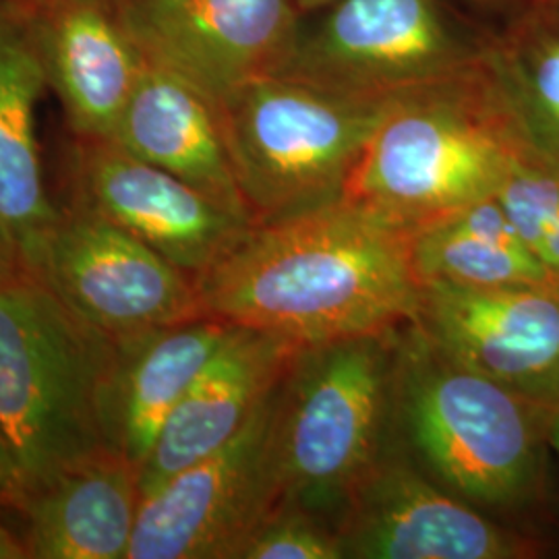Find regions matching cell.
I'll return each mask as SVG.
<instances>
[{
  "instance_id": "cell-1",
  "label": "cell",
  "mask_w": 559,
  "mask_h": 559,
  "mask_svg": "<svg viewBox=\"0 0 559 559\" xmlns=\"http://www.w3.org/2000/svg\"><path fill=\"white\" fill-rule=\"evenodd\" d=\"M198 290L214 320L311 346L404 325L419 280L408 235L340 200L253 224Z\"/></svg>"
},
{
  "instance_id": "cell-2",
  "label": "cell",
  "mask_w": 559,
  "mask_h": 559,
  "mask_svg": "<svg viewBox=\"0 0 559 559\" xmlns=\"http://www.w3.org/2000/svg\"><path fill=\"white\" fill-rule=\"evenodd\" d=\"M524 141L483 60L392 96L342 200L408 235L496 195Z\"/></svg>"
},
{
  "instance_id": "cell-3",
  "label": "cell",
  "mask_w": 559,
  "mask_h": 559,
  "mask_svg": "<svg viewBox=\"0 0 559 559\" xmlns=\"http://www.w3.org/2000/svg\"><path fill=\"white\" fill-rule=\"evenodd\" d=\"M554 404L452 359L413 321L400 328L394 436L431 479L480 510L535 496Z\"/></svg>"
},
{
  "instance_id": "cell-4",
  "label": "cell",
  "mask_w": 559,
  "mask_h": 559,
  "mask_svg": "<svg viewBox=\"0 0 559 559\" xmlns=\"http://www.w3.org/2000/svg\"><path fill=\"white\" fill-rule=\"evenodd\" d=\"M117 355V340L78 318L29 270L0 288V429L20 498L110 450L106 402Z\"/></svg>"
},
{
  "instance_id": "cell-5",
  "label": "cell",
  "mask_w": 559,
  "mask_h": 559,
  "mask_svg": "<svg viewBox=\"0 0 559 559\" xmlns=\"http://www.w3.org/2000/svg\"><path fill=\"white\" fill-rule=\"evenodd\" d=\"M400 328L297 353L280 381L274 417L278 503L338 522L394 440Z\"/></svg>"
},
{
  "instance_id": "cell-6",
  "label": "cell",
  "mask_w": 559,
  "mask_h": 559,
  "mask_svg": "<svg viewBox=\"0 0 559 559\" xmlns=\"http://www.w3.org/2000/svg\"><path fill=\"white\" fill-rule=\"evenodd\" d=\"M392 96H355L270 75L214 108L253 224L344 198Z\"/></svg>"
},
{
  "instance_id": "cell-7",
  "label": "cell",
  "mask_w": 559,
  "mask_h": 559,
  "mask_svg": "<svg viewBox=\"0 0 559 559\" xmlns=\"http://www.w3.org/2000/svg\"><path fill=\"white\" fill-rule=\"evenodd\" d=\"M493 25L459 0H332L302 17L278 75L388 98L479 67Z\"/></svg>"
},
{
  "instance_id": "cell-8",
  "label": "cell",
  "mask_w": 559,
  "mask_h": 559,
  "mask_svg": "<svg viewBox=\"0 0 559 559\" xmlns=\"http://www.w3.org/2000/svg\"><path fill=\"white\" fill-rule=\"evenodd\" d=\"M29 272L115 340L205 316L195 280L75 201L59 203Z\"/></svg>"
},
{
  "instance_id": "cell-9",
  "label": "cell",
  "mask_w": 559,
  "mask_h": 559,
  "mask_svg": "<svg viewBox=\"0 0 559 559\" xmlns=\"http://www.w3.org/2000/svg\"><path fill=\"white\" fill-rule=\"evenodd\" d=\"M280 381L239 433L141 500L127 559H233L278 503L272 436Z\"/></svg>"
},
{
  "instance_id": "cell-10",
  "label": "cell",
  "mask_w": 559,
  "mask_h": 559,
  "mask_svg": "<svg viewBox=\"0 0 559 559\" xmlns=\"http://www.w3.org/2000/svg\"><path fill=\"white\" fill-rule=\"evenodd\" d=\"M344 559H522L537 545L431 479L394 440L336 522Z\"/></svg>"
},
{
  "instance_id": "cell-11",
  "label": "cell",
  "mask_w": 559,
  "mask_h": 559,
  "mask_svg": "<svg viewBox=\"0 0 559 559\" xmlns=\"http://www.w3.org/2000/svg\"><path fill=\"white\" fill-rule=\"evenodd\" d=\"M67 180V200L117 224L195 284L253 226L189 182L108 140L73 138Z\"/></svg>"
},
{
  "instance_id": "cell-12",
  "label": "cell",
  "mask_w": 559,
  "mask_h": 559,
  "mask_svg": "<svg viewBox=\"0 0 559 559\" xmlns=\"http://www.w3.org/2000/svg\"><path fill=\"white\" fill-rule=\"evenodd\" d=\"M147 60L214 106L251 81L278 75L297 44V0H120Z\"/></svg>"
},
{
  "instance_id": "cell-13",
  "label": "cell",
  "mask_w": 559,
  "mask_h": 559,
  "mask_svg": "<svg viewBox=\"0 0 559 559\" xmlns=\"http://www.w3.org/2000/svg\"><path fill=\"white\" fill-rule=\"evenodd\" d=\"M413 323L452 359L528 399L559 400V278L496 288L419 284Z\"/></svg>"
},
{
  "instance_id": "cell-14",
  "label": "cell",
  "mask_w": 559,
  "mask_h": 559,
  "mask_svg": "<svg viewBox=\"0 0 559 559\" xmlns=\"http://www.w3.org/2000/svg\"><path fill=\"white\" fill-rule=\"evenodd\" d=\"M27 11L73 138L108 140L147 62L120 0H36Z\"/></svg>"
},
{
  "instance_id": "cell-15",
  "label": "cell",
  "mask_w": 559,
  "mask_h": 559,
  "mask_svg": "<svg viewBox=\"0 0 559 559\" xmlns=\"http://www.w3.org/2000/svg\"><path fill=\"white\" fill-rule=\"evenodd\" d=\"M300 348L293 340L233 325L162 427L150 459L141 466V500L239 433Z\"/></svg>"
},
{
  "instance_id": "cell-16",
  "label": "cell",
  "mask_w": 559,
  "mask_h": 559,
  "mask_svg": "<svg viewBox=\"0 0 559 559\" xmlns=\"http://www.w3.org/2000/svg\"><path fill=\"white\" fill-rule=\"evenodd\" d=\"M140 468L106 450L21 493L27 559H127L140 516Z\"/></svg>"
},
{
  "instance_id": "cell-17",
  "label": "cell",
  "mask_w": 559,
  "mask_h": 559,
  "mask_svg": "<svg viewBox=\"0 0 559 559\" xmlns=\"http://www.w3.org/2000/svg\"><path fill=\"white\" fill-rule=\"evenodd\" d=\"M108 141L251 222L214 104L173 71L145 62Z\"/></svg>"
},
{
  "instance_id": "cell-18",
  "label": "cell",
  "mask_w": 559,
  "mask_h": 559,
  "mask_svg": "<svg viewBox=\"0 0 559 559\" xmlns=\"http://www.w3.org/2000/svg\"><path fill=\"white\" fill-rule=\"evenodd\" d=\"M46 90L27 4L0 0V224L27 270L59 210L46 185L38 140Z\"/></svg>"
},
{
  "instance_id": "cell-19",
  "label": "cell",
  "mask_w": 559,
  "mask_h": 559,
  "mask_svg": "<svg viewBox=\"0 0 559 559\" xmlns=\"http://www.w3.org/2000/svg\"><path fill=\"white\" fill-rule=\"evenodd\" d=\"M233 325L210 316L117 340L119 355L106 402L110 450L141 471L162 427Z\"/></svg>"
},
{
  "instance_id": "cell-20",
  "label": "cell",
  "mask_w": 559,
  "mask_h": 559,
  "mask_svg": "<svg viewBox=\"0 0 559 559\" xmlns=\"http://www.w3.org/2000/svg\"><path fill=\"white\" fill-rule=\"evenodd\" d=\"M408 247L419 284L496 288L558 278L520 239L496 195L408 233Z\"/></svg>"
},
{
  "instance_id": "cell-21",
  "label": "cell",
  "mask_w": 559,
  "mask_h": 559,
  "mask_svg": "<svg viewBox=\"0 0 559 559\" xmlns=\"http://www.w3.org/2000/svg\"><path fill=\"white\" fill-rule=\"evenodd\" d=\"M485 67L522 138L559 160V0H528L498 21Z\"/></svg>"
},
{
  "instance_id": "cell-22",
  "label": "cell",
  "mask_w": 559,
  "mask_h": 559,
  "mask_svg": "<svg viewBox=\"0 0 559 559\" xmlns=\"http://www.w3.org/2000/svg\"><path fill=\"white\" fill-rule=\"evenodd\" d=\"M531 253L559 278V160L524 141L496 191Z\"/></svg>"
},
{
  "instance_id": "cell-23",
  "label": "cell",
  "mask_w": 559,
  "mask_h": 559,
  "mask_svg": "<svg viewBox=\"0 0 559 559\" xmlns=\"http://www.w3.org/2000/svg\"><path fill=\"white\" fill-rule=\"evenodd\" d=\"M233 559H344L336 522L278 503L245 535Z\"/></svg>"
},
{
  "instance_id": "cell-24",
  "label": "cell",
  "mask_w": 559,
  "mask_h": 559,
  "mask_svg": "<svg viewBox=\"0 0 559 559\" xmlns=\"http://www.w3.org/2000/svg\"><path fill=\"white\" fill-rule=\"evenodd\" d=\"M328 2H332V0H297L302 15L318 11ZM459 2L468 4V9H473L479 17H487V20L498 23V21L510 17L512 13H516L528 0H459Z\"/></svg>"
},
{
  "instance_id": "cell-25",
  "label": "cell",
  "mask_w": 559,
  "mask_h": 559,
  "mask_svg": "<svg viewBox=\"0 0 559 559\" xmlns=\"http://www.w3.org/2000/svg\"><path fill=\"white\" fill-rule=\"evenodd\" d=\"M20 475L15 460L11 456L9 443L0 429V508L11 510L15 501L20 500Z\"/></svg>"
},
{
  "instance_id": "cell-26",
  "label": "cell",
  "mask_w": 559,
  "mask_h": 559,
  "mask_svg": "<svg viewBox=\"0 0 559 559\" xmlns=\"http://www.w3.org/2000/svg\"><path fill=\"white\" fill-rule=\"evenodd\" d=\"M25 270H27V265L21 258L15 240L9 235V230L0 224V288L4 284H9L11 280L17 278Z\"/></svg>"
},
{
  "instance_id": "cell-27",
  "label": "cell",
  "mask_w": 559,
  "mask_h": 559,
  "mask_svg": "<svg viewBox=\"0 0 559 559\" xmlns=\"http://www.w3.org/2000/svg\"><path fill=\"white\" fill-rule=\"evenodd\" d=\"M2 512L4 510L0 508V559H27L20 533L13 531L9 522L2 519Z\"/></svg>"
},
{
  "instance_id": "cell-28",
  "label": "cell",
  "mask_w": 559,
  "mask_h": 559,
  "mask_svg": "<svg viewBox=\"0 0 559 559\" xmlns=\"http://www.w3.org/2000/svg\"><path fill=\"white\" fill-rule=\"evenodd\" d=\"M547 443L554 448L559 459V400L551 406L549 413V425H547Z\"/></svg>"
},
{
  "instance_id": "cell-29",
  "label": "cell",
  "mask_w": 559,
  "mask_h": 559,
  "mask_svg": "<svg viewBox=\"0 0 559 559\" xmlns=\"http://www.w3.org/2000/svg\"><path fill=\"white\" fill-rule=\"evenodd\" d=\"M11 2H23V4H32V2H36V0H11Z\"/></svg>"
}]
</instances>
